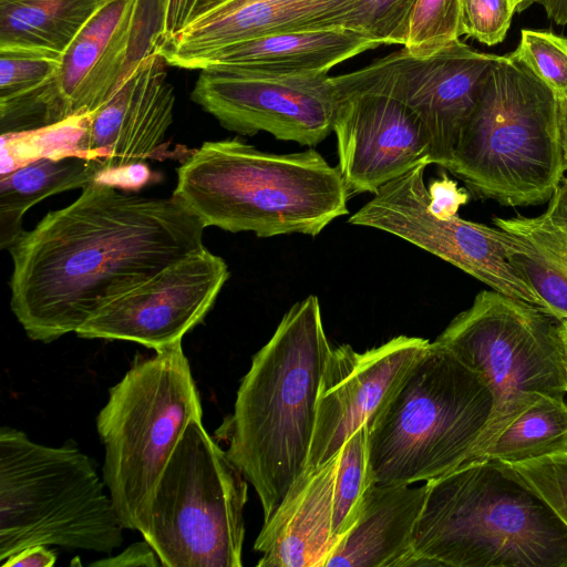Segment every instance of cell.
Wrapping results in <instances>:
<instances>
[{"label": "cell", "mask_w": 567, "mask_h": 567, "mask_svg": "<svg viewBox=\"0 0 567 567\" xmlns=\"http://www.w3.org/2000/svg\"><path fill=\"white\" fill-rule=\"evenodd\" d=\"M205 228L173 196L128 195L93 181L8 249L11 310L31 340L76 332L116 298L204 249Z\"/></svg>", "instance_id": "obj_1"}, {"label": "cell", "mask_w": 567, "mask_h": 567, "mask_svg": "<svg viewBox=\"0 0 567 567\" xmlns=\"http://www.w3.org/2000/svg\"><path fill=\"white\" fill-rule=\"evenodd\" d=\"M331 349L318 297L296 302L252 357L234 411L215 431L252 485L264 522L306 470L319 384Z\"/></svg>", "instance_id": "obj_2"}, {"label": "cell", "mask_w": 567, "mask_h": 567, "mask_svg": "<svg viewBox=\"0 0 567 567\" xmlns=\"http://www.w3.org/2000/svg\"><path fill=\"white\" fill-rule=\"evenodd\" d=\"M425 484L417 567H567V525L514 465L470 461Z\"/></svg>", "instance_id": "obj_3"}, {"label": "cell", "mask_w": 567, "mask_h": 567, "mask_svg": "<svg viewBox=\"0 0 567 567\" xmlns=\"http://www.w3.org/2000/svg\"><path fill=\"white\" fill-rule=\"evenodd\" d=\"M176 172L172 196L205 227L317 236L349 213L338 166L313 147L279 154L238 137L207 141Z\"/></svg>", "instance_id": "obj_4"}, {"label": "cell", "mask_w": 567, "mask_h": 567, "mask_svg": "<svg viewBox=\"0 0 567 567\" xmlns=\"http://www.w3.org/2000/svg\"><path fill=\"white\" fill-rule=\"evenodd\" d=\"M493 410L486 382L431 342L369 423L375 484L427 482L457 468L474 454Z\"/></svg>", "instance_id": "obj_5"}, {"label": "cell", "mask_w": 567, "mask_h": 567, "mask_svg": "<svg viewBox=\"0 0 567 567\" xmlns=\"http://www.w3.org/2000/svg\"><path fill=\"white\" fill-rule=\"evenodd\" d=\"M446 169L480 198L547 202L565 173L557 96L511 54L498 55Z\"/></svg>", "instance_id": "obj_6"}, {"label": "cell", "mask_w": 567, "mask_h": 567, "mask_svg": "<svg viewBox=\"0 0 567 567\" xmlns=\"http://www.w3.org/2000/svg\"><path fill=\"white\" fill-rule=\"evenodd\" d=\"M95 462L72 441L48 446L0 430V563L34 546L111 554L125 529Z\"/></svg>", "instance_id": "obj_7"}, {"label": "cell", "mask_w": 567, "mask_h": 567, "mask_svg": "<svg viewBox=\"0 0 567 567\" xmlns=\"http://www.w3.org/2000/svg\"><path fill=\"white\" fill-rule=\"evenodd\" d=\"M203 420L182 342L137 358L96 416L102 477L125 529L137 530L155 485L187 425Z\"/></svg>", "instance_id": "obj_8"}, {"label": "cell", "mask_w": 567, "mask_h": 567, "mask_svg": "<svg viewBox=\"0 0 567 567\" xmlns=\"http://www.w3.org/2000/svg\"><path fill=\"white\" fill-rule=\"evenodd\" d=\"M248 481L193 420L165 465L137 530L163 567H241Z\"/></svg>", "instance_id": "obj_9"}, {"label": "cell", "mask_w": 567, "mask_h": 567, "mask_svg": "<svg viewBox=\"0 0 567 567\" xmlns=\"http://www.w3.org/2000/svg\"><path fill=\"white\" fill-rule=\"evenodd\" d=\"M433 342L475 371L493 393L491 422L467 462L537 400L567 393L561 319L540 307L483 290Z\"/></svg>", "instance_id": "obj_10"}, {"label": "cell", "mask_w": 567, "mask_h": 567, "mask_svg": "<svg viewBox=\"0 0 567 567\" xmlns=\"http://www.w3.org/2000/svg\"><path fill=\"white\" fill-rule=\"evenodd\" d=\"M421 164L381 187L348 221L396 236L457 267L505 296L544 308L509 260L512 236L498 227L443 217L430 207Z\"/></svg>", "instance_id": "obj_11"}, {"label": "cell", "mask_w": 567, "mask_h": 567, "mask_svg": "<svg viewBox=\"0 0 567 567\" xmlns=\"http://www.w3.org/2000/svg\"><path fill=\"white\" fill-rule=\"evenodd\" d=\"M192 100L228 131L267 132L316 146L332 133L338 95L328 73L276 75L234 65H208Z\"/></svg>", "instance_id": "obj_12"}, {"label": "cell", "mask_w": 567, "mask_h": 567, "mask_svg": "<svg viewBox=\"0 0 567 567\" xmlns=\"http://www.w3.org/2000/svg\"><path fill=\"white\" fill-rule=\"evenodd\" d=\"M332 79L337 166L350 195L374 194L412 168L433 164L430 136L403 101L353 72Z\"/></svg>", "instance_id": "obj_13"}, {"label": "cell", "mask_w": 567, "mask_h": 567, "mask_svg": "<svg viewBox=\"0 0 567 567\" xmlns=\"http://www.w3.org/2000/svg\"><path fill=\"white\" fill-rule=\"evenodd\" d=\"M497 56L460 39L427 56L402 48L353 73L393 94L419 116L432 143L433 164L446 169Z\"/></svg>", "instance_id": "obj_14"}, {"label": "cell", "mask_w": 567, "mask_h": 567, "mask_svg": "<svg viewBox=\"0 0 567 567\" xmlns=\"http://www.w3.org/2000/svg\"><path fill=\"white\" fill-rule=\"evenodd\" d=\"M228 278L225 260L205 247L116 298L75 333L132 341L154 351L173 346L204 321Z\"/></svg>", "instance_id": "obj_15"}, {"label": "cell", "mask_w": 567, "mask_h": 567, "mask_svg": "<svg viewBox=\"0 0 567 567\" xmlns=\"http://www.w3.org/2000/svg\"><path fill=\"white\" fill-rule=\"evenodd\" d=\"M430 343L419 337L398 336L364 352L349 344L331 349L319 384L305 472L327 462L358 429L371 422Z\"/></svg>", "instance_id": "obj_16"}, {"label": "cell", "mask_w": 567, "mask_h": 567, "mask_svg": "<svg viewBox=\"0 0 567 567\" xmlns=\"http://www.w3.org/2000/svg\"><path fill=\"white\" fill-rule=\"evenodd\" d=\"M166 65L157 52L145 55L111 97L84 116L78 148L105 171L150 158L163 144L175 105Z\"/></svg>", "instance_id": "obj_17"}, {"label": "cell", "mask_w": 567, "mask_h": 567, "mask_svg": "<svg viewBox=\"0 0 567 567\" xmlns=\"http://www.w3.org/2000/svg\"><path fill=\"white\" fill-rule=\"evenodd\" d=\"M140 0H104L62 54L59 90L70 117L103 105L137 62L153 53Z\"/></svg>", "instance_id": "obj_18"}, {"label": "cell", "mask_w": 567, "mask_h": 567, "mask_svg": "<svg viewBox=\"0 0 567 567\" xmlns=\"http://www.w3.org/2000/svg\"><path fill=\"white\" fill-rule=\"evenodd\" d=\"M354 0H203L190 20L156 52L172 66L199 70L229 44L270 33L338 28Z\"/></svg>", "instance_id": "obj_19"}, {"label": "cell", "mask_w": 567, "mask_h": 567, "mask_svg": "<svg viewBox=\"0 0 567 567\" xmlns=\"http://www.w3.org/2000/svg\"><path fill=\"white\" fill-rule=\"evenodd\" d=\"M339 451L305 472L264 525L254 550L258 567H324L337 544L334 535L336 480Z\"/></svg>", "instance_id": "obj_20"}, {"label": "cell", "mask_w": 567, "mask_h": 567, "mask_svg": "<svg viewBox=\"0 0 567 567\" xmlns=\"http://www.w3.org/2000/svg\"><path fill=\"white\" fill-rule=\"evenodd\" d=\"M426 495L423 486L374 484L353 526L324 567H417L413 530Z\"/></svg>", "instance_id": "obj_21"}, {"label": "cell", "mask_w": 567, "mask_h": 567, "mask_svg": "<svg viewBox=\"0 0 567 567\" xmlns=\"http://www.w3.org/2000/svg\"><path fill=\"white\" fill-rule=\"evenodd\" d=\"M380 47L352 30L324 28L270 33L224 47L208 65H234L276 75L328 73L333 66Z\"/></svg>", "instance_id": "obj_22"}, {"label": "cell", "mask_w": 567, "mask_h": 567, "mask_svg": "<svg viewBox=\"0 0 567 567\" xmlns=\"http://www.w3.org/2000/svg\"><path fill=\"white\" fill-rule=\"evenodd\" d=\"M62 54L34 48H0L2 135L45 131L71 117L58 78Z\"/></svg>", "instance_id": "obj_23"}, {"label": "cell", "mask_w": 567, "mask_h": 567, "mask_svg": "<svg viewBox=\"0 0 567 567\" xmlns=\"http://www.w3.org/2000/svg\"><path fill=\"white\" fill-rule=\"evenodd\" d=\"M512 236L509 260L542 299L545 310L567 318V227L537 217L493 219Z\"/></svg>", "instance_id": "obj_24"}, {"label": "cell", "mask_w": 567, "mask_h": 567, "mask_svg": "<svg viewBox=\"0 0 567 567\" xmlns=\"http://www.w3.org/2000/svg\"><path fill=\"white\" fill-rule=\"evenodd\" d=\"M106 172L89 156L37 158L0 178V247L9 249L24 231L23 215L37 203L62 192L83 188Z\"/></svg>", "instance_id": "obj_25"}, {"label": "cell", "mask_w": 567, "mask_h": 567, "mask_svg": "<svg viewBox=\"0 0 567 567\" xmlns=\"http://www.w3.org/2000/svg\"><path fill=\"white\" fill-rule=\"evenodd\" d=\"M104 0H0V48L63 54Z\"/></svg>", "instance_id": "obj_26"}, {"label": "cell", "mask_w": 567, "mask_h": 567, "mask_svg": "<svg viewBox=\"0 0 567 567\" xmlns=\"http://www.w3.org/2000/svg\"><path fill=\"white\" fill-rule=\"evenodd\" d=\"M564 452H567V403L564 399L543 396L505 427L476 460L514 465Z\"/></svg>", "instance_id": "obj_27"}, {"label": "cell", "mask_w": 567, "mask_h": 567, "mask_svg": "<svg viewBox=\"0 0 567 567\" xmlns=\"http://www.w3.org/2000/svg\"><path fill=\"white\" fill-rule=\"evenodd\" d=\"M368 433L367 423L339 450L333 527L337 543L357 522L367 495L375 484L369 460Z\"/></svg>", "instance_id": "obj_28"}, {"label": "cell", "mask_w": 567, "mask_h": 567, "mask_svg": "<svg viewBox=\"0 0 567 567\" xmlns=\"http://www.w3.org/2000/svg\"><path fill=\"white\" fill-rule=\"evenodd\" d=\"M417 0H354L337 22L377 43L405 45Z\"/></svg>", "instance_id": "obj_29"}, {"label": "cell", "mask_w": 567, "mask_h": 567, "mask_svg": "<svg viewBox=\"0 0 567 567\" xmlns=\"http://www.w3.org/2000/svg\"><path fill=\"white\" fill-rule=\"evenodd\" d=\"M461 35L462 0H417L403 48L414 56H427Z\"/></svg>", "instance_id": "obj_30"}, {"label": "cell", "mask_w": 567, "mask_h": 567, "mask_svg": "<svg viewBox=\"0 0 567 567\" xmlns=\"http://www.w3.org/2000/svg\"><path fill=\"white\" fill-rule=\"evenodd\" d=\"M513 58L522 62L557 96H567V38L551 31H520V39Z\"/></svg>", "instance_id": "obj_31"}, {"label": "cell", "mask_w": 567, "mask_h": 567, "mask_svg": "<svg viewBox=\"0 0 567 567\" xmlns=\"http://www.w3.org/2000/svg\"><path fill=\"white\" fill-rule=\"evenodd\" d=\"M516 6L512 0H462L463 35L489 47L504 41Z\"/></svg>", "instance_id": "obj_32"}, {"label": "cell", "mask_w": 567, "mask_h": 567, "mask_svg": "<svg viewBox=\"0 0 567 567\" xmlns=\"http://www.w3.org/2000/svg\"><path fill=\"white\" fill-rule=\"evenodd\" d=\"M567 525V452L514 464Z\"/></svg>", "instance_id": "obj_33"}, {"label": "cell", "mask_w": 567, "mask_h": 567, "mask_svg": "<svg viewBox=\"0 0 567 567\" xmlns=\"http://www.w3.org/2000/svg\"><path fill=\"white\" fill-rule=\"evenodd\" d=\"M141 2L157 18V29L152 43L156 52L190 20L203 0H141Z\"/></svg>", "instance_id": "obj_34"}, {"label": "cell", "mask_w": 567, "mask_h": 567, "mask_svg": "<svg viewBox=\"0 0 567 567\" xmlns=\"http://www.w3.org/2000/svg\"><path fill=\"white\" fill-rule=\"evenodd\" d=\"M429 190L432 212L443 217L457 215L458 208L468 200V194L445 176L432 183Z\"/></svg>", "instance_id": "obj_35"}, {"label": "cell", "mask_w": 567, "mask_h": 567, "mask_svg": "<svg viewBox=\"0 0 567 567\" xmlns=\"http://www.w3.org/2000/svg\"><path fill=\"white\" fill-rule=\"evenodd\" d=\"M90 566L96 567H158L161 560L147 540L143 538L127 546L115 556L93 561Z\"/></svg>", "instance_id": "obj_36"}, {"label": "cell", "mask_w": 567, "mask_h": 567, "mask_svg": "<svg viewBox=\"0 0 567 567\" xmlns=\"http://www.w3.org/2000/svg\"><path fill=\"white\" fill-rule=\"evenodd\" d=\"M56 561V555L44 545L25 547L4 561L2 567H51Z\"/></svg>", "instance_id": "obj_37"}, {"label": "cell", "mask_w": 567, "mask_h": 567, "mask_svg": "<svg viewBox=\"0 0 567 567\" xmlns=\"http://www.w3.org/2000/svg\"><path fill=\"white\" fill-rule=\"evenodd\" d=\"M544 214L551 223L567 227V177L560 181Z\"/></svg>", "instance_id": "obj_38"}, {"label": "cell", "mask_w": 567, "mask_h": 567, "mask_svg": "<svg viewBox=\"0 0 567 567\" xmlns=\"http://www.w3.org/2000/svg\"><path fill=\"white\" fill-rule=\"evenodd\" d=\"M540 4L550 20L559 25L567 24V0H532Z\"/></svg>", "instance_id": "obj_39"}, {"label": "cell", "mask_w": 567, "mask_h": 567, "mask_svg": "<svg viewBox=\"0 0 567 567\" xmlns=\"http://www.w3.org/2000/svg\"><path fill=\"white\" fill-rule=\"evenodd\" d=\"M558 128L565 172L567 171V96L558 100Z\"/></svg>", "instance_id": "obj_40"}, {"label": "cell", "mask_w": 567, "mask_h": 567, "mask_svg": "<svg viewBox=\"0 0 567 567\" xmlns=\"http://www.w3.org/2000/svg\"><path fill=\"white\" fill-rule=\"evenodd\" d=\"M561 333L564 339V346H565V353H566V361H567V318L561 319Z\"/></svg>", "instance_id": "obj_41"}, {"label": "cell", "mask_w": 567, "mask_h": 567, "mask_svg": "<svg viewBox=\"0 0 567 567\" xmlns=\"http://www.w3.org/2000/svg\"><path fill=\"white\" fill-rule=\"evenodd\" d=\"M532 4V0H520L519 4L516 8V12H522L527 9Z\"/></svg>", "instance_id": "obj_42"}, {"label": "cell", "mask_w": 567, "mask_h": 567, "mask_svg": "<svg viewBox=\"0 0 567 567\" xmlns=\"http://www.w3.org/2000/svg\"><path fill=\"white\" fill-rule=\"evenodd\" d=\"M512 2H513V3L516 6V8H517V6L519 4L520 0H512Z\"/></svg>", "instance_id": "obj_43"}]
</instances>
